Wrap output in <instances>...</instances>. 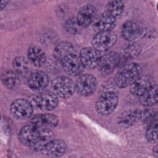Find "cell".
Masks as SVG:
<instances>
[{"label":"cell","instance_id":"484cf974","mask_svg":"<svg viewBox=\"0 0 158 158\" xmlns=\"http://www.w3.org/2000/svg\"><path fill=\"white\" fill-rule=\"evenodd\" d=\"M12 66L15 72L19 75H25L28 70V64L27 60L22 56L16 57L13 62Z\"/></svg>","mask_w":158,"mask_h":158},{"label":"cell","instance_id":"3957f363","mask_svg":"<svg viewBox=\"0 0 158 158\" xmlns=\"http://www.w3.org/2000/svg\"><path fill=\"white\" fill-rule=\"evenodd\" d=\"M52 89L57 96L61 98H69L75 91V83L68 77L59 76L52 81Z\"/></svg>","mask_w":158,"mask_h":158},{"label":"cell","instance_id":"8992f818","mask_svg":"<svg viewBox=\"0 0 158 158\" xmlns=\"http://www.w3.org/2000/svg\"><path fill=\"white\" fill-rule=\"evenodd\" d=\"M120 61V55L115 51H109L101 56L98 69L103 75H107L117 67Z\"/></svg>","mask_w":158,"mask_h":158},{"label":"cell","instance_id":"52a82bcc","mask_svg":"<svg viewBox=\"0 0 158 158\" xmlns=\"http://www.w3.org/2000/svg\"><path fill=\"white\" fill-rule=\"evenodd\" d=\"M34 102L36 107L41 110L49 111L57 107L58 98L54 92L43 91L35 96Z\"/></svg>","mask_w":158,"mask_h":158},{"label":"cell","instance_id":"2e32d148","mask_svg":"<svg viewBox=\"0 0 158 158\" xmlns=\"http://www.w3.org/2000/svg\"><path fill=\"white\" fill-rule=\"evenodd\" d=\"M116 19L106 14L105 12L102 13L98 16H96L93 20V28L96 33L112 31L116 26Z\"/></svg>","mask_w":158,"mask_h":158},{"label":"cell","instance_id":"7a4b0ae2","mask_svg":"<svg viewBox=\"0 0 158 158\" xmlns=\"http://www.w3.org/2000/svg\"><path fill=\"white\" fill-rule=\"evenodd\" d=\"M118 104L117 95L112 91L103 92L96 102L97 112L102 115H109L116 109Z\"/></svg>","mask_w":158,"mask_h":158},{"label":"cell","instance_id":"f546056e","mask_svg":"<svg viewBox=\"0 0 158 158\" xmlns=\"http://www.w3.org/2000/svg\"><path fill=\"white\" fill-rule=\"evenodd\" d=\"M9 0H0V11L3 10L7 5Z\"/></svg>","mask_w":158,"mask_h":158},{"label":"cell","instance_id":"d4e9b609","mask_svg":"<svg viewBox=\"0 0 158 158\" xmlns=\"http://www.w3.org/2000/svg\"><path fill=\"white\" fill-rule=\"evenodd\" d=\"M1 81L4 86L10 89L17 86L19 83L17 74L12 70L4 72L1 75Z\"/></svg>","mask_w":158,"mask_h":158},{"label":"cell","instance_id":"ac0fdd59","mask_svg":"<svg viewBox=\"0 0 158 158\" xmlns=\"http://www.w3.org/2000/svg\"><path fill=\"white\" fill-rule=\"evenodd\" d=\"M66 144L60 139L51 140L42 150L43 154L52 158L62 156L66 152Z\"/></svg>","mask_w":158,"mask_h":158},{"label":"cell","instance_id":"30bf717a","mask_svg":"<svg viewBox=\"0 0 158 158\" xmlns=\"http://www.w3.org/2000/svg\"><path fill=\"white\" fill-rule=\"evenodd\" d=\"M79 57L85 68L94 69L98 66L101 54L93 47H87L81 50Z\"/></svg>","mask_w":158,"mask_h":158},{"label":"cell","instance_id":"4dcf8cb0","mask_svg":"<svg viewBox=\"0 0 158 158\" xmlns=\"http://www.w3.org/2000/svg\"><path fill=\"white\" fill-rule=\"evenodd\" d=\"M153 154H154V156L157 157V155H158V149H157V146L156 145L155 147L153 149Z\"/></svg>","mask_w":158,"mask_h":158},{"label":"cell","instance_id":"5bb4252c","mask_svg":"<svg viewBox=\"0 0 158 158\" xmlns=\"http://www.w3.org/2000/svg\"><path fill=\"white\" fill-rule=\"evenodd\" d=\"M31 123L35 125L40 130L54 128L58 124V118L52 114H43L32 118Z\"/></svg>","mask_w":158,"mask_h":158},{"label":"cell","instance_id":"9c48e42d","mask_svg":"<svg viewBox=\"0 0 158 158\" xmlns=\"http://www.w3.org/2000/svg\"><path fill=\"white\" fill-rule=\"evenodd\" d=\"M10 110L13 117L19 120L26 119L33 113V107L30 102L22 98L15 100L12 103Z\"/></svg>","mask_w":158,"mask_h":158},{"label":"cell","instance_id":"d6986e66","mask_svg":"<svg viewBox=\"0 0 158 158\" xmlns=\"http://www.w3.org/2000/svg\"><path fill=\"white\" fill-rule=\"evenodd\" d=\"M49 83V78L43 71H36L31 74L28 80V86L35 91H43Z\"/></svg>","mask_w":158,"mask_h":158},{"label":"cell","instance_id":"83f0119b","mask_svg":"<svg viewBox=\"0 0 158 158\" xmlns=\"http://www.w3.org/2000/svg\"><path fill=\"white\" fill-rule=\"evenodd\" d=\"M65 28L70 34L76 35L79 33L83 28L78 24L75 17H71L66 21Z\"/></svg>","mask_w":158,"mask_h":158},{"label":"cell","instance_id":"ba28073f","mask_svg":"<svg viewBox=\"0 0 158 158\" xmlns=\"http://www.w3.org/2000/svg\"><path fill=\"white\" fill-rule=\"evenodd\" d=\"M61 62L64 71L70 76L76 77L80 75L85 68L80 57L75 53L65 56Z\"/></svg>","mask_w":158,"mask_h":158},{"label":"cell","instance_id":"9a60e30c","mask_svg":"<svg viewBox=\"0 0 158 158\" xmlns=\"http://www.w3.org/2000/svg\"><path fill=\"white\" fill-rule=\"evenodd\" d=\"M40 132V130L35 125L30 123L20 130L19 138L23 144L30 148L36 141Z\"/></svg>","mask_w":158,"mask_h":158},{"label":"cell","instance_id":"7402d4cb","mask_svg":"<svg viewBox=\"0 0 158 158\" xmlns=\"http://www.w3.org/2000/svg\"><path fill=\"white\" fill-rule=\"evenodd\" d=\"M124 9V2L122 0H110L105 6V13L116 19L122 15Z\"/></svg>","mask_w":158,"mask_h":158},{"label":"cell","instance_id":"e0dca14e","mask_svg":"<svg viewBox=\"0 0 158 158\" xmlns=\"http://www.w3.org/2000/svg\"><path fill=\"white\" fill-rule=\"evenodd\" d=\"M96 14V9L93 6L86 5L80 8L75 18L80 27L83 28L88 27L93 23Z\"/></svg>","mask_w":158,"mask_h":158},{"label":"cell","instance_id":"1f68e13d","mask_svg":"<svg viewBox=\"0 0 158 158\" xmlns=\"http://www.w3.org/2000/svg\"><path fill=\"white\" fill-rule=\"evenodd\" d=\"M7 155H8V157H9V158H17V157H16V156H15L13 152H12L10 151H8Z\"/></svg>","mask_w":158,"mask_h":158},{"label":"cell","instance_id":"6da1fadb","mask_svg":"<svg viewBox=\"0 0 158 158\" xmlns=\"http://www.w3.org/2000/svg\"><path fill=\"white\" fill-rule=\"evenodd\" d=\"M142 69L136 63H128L122 67L114 77V83L118 88L130 86L141 74Z\"/></svg>","mask_w":158,"mask_h":158},{"label":"cell","instance_id":"603a6c76","mask_svg":"<svg viewBox=\"0 0 158 158\" xmlns=\"http://www.w3.org/2000/svg\"><path fill=\"white\" fill-rule=\"evenodd\" d=\"M74 46L68 41H62L56 46L53 51L54 57L59 61L67 55L75 52Z\"/></svg>","mask_w":158,"mask_h":158},{"label":"cell","instance_id":"277c9868","mask_svg":"<svg viewBox=\"0 0 158 158\" xmlns=\"http://www.w3.org/2000/svg\"><path fill=\"white\" fill-rule=\"evenodd\" d=\"M117 41V36L112 31H104L96 33L92 39L91 44L94 48L99 52H105L111 48Z\"/></svg>","mask_w":158,"mask_h":158},{"label":"cell","instance_id":"7c38bea8","mask_svg":"<svg viewBox=\"0 0 158 158\" xmlns=\"http://www.w3.org/2000/svg\"><path fill=\"white\" fill-rule=\"evenodd\" d=\"M142 117L139 109H130L121 112L117 117V124L122 128H128L135 125Z\"/></svg>","mask_w":158,"mask_h":158},{"label":"cell","instance_id":"f1b7e54d","mask_svg":"<svg viewBox=\"0 0 158 158\" xmlns=\"http://www.w3.org/2000/svg\"><path fill=\"white\" fill-rule=\"evenodd\" d=\"M141 51V47L136 43H131L124 49V54L128 58H134L139 55Z\"/></svg>","mask_w":158,"mask_h":158},{"label":"cell","instance_id":"4fadbf2b","mask_svg":"<svg viewBox=\"0 0 158 158\" xmlns=\"http://www.w3.org/2000/svg\"><path fill=\"white\" fill-rule=\"evenodd\" d=\"M154 85H156L155 81L151 76L147 75H140L130 85V91L133 95L139 97Z\"/></svg>","mask_w":158,"mask_h":158},{"label":"cell","instance_id":"8fae6325","mask_svg":"<svg viewBox=\"0 0 158 158\" xmlns=\"http://www.w3.org/2000/svg\"><path fill=\"white\" fill-rule=\"evenodd\" d=\"M143 32L142 25L136 20L125 22L122 28V36L127 41H133L139 38Z\"/></svg>","mask_w":158,"mask_h":158},{"label":"cell","instance_id":"cb8c5ba5","mask_svg":"<svg viewBox=\"0 0 158 158\" xmlns=\"http://www.w3.org/2000/svg\"><path fill=\"white\" fill-rule=\"evenodd\" d=\"M139 101L145 106H152L157 102V86L154 85L139 96Z\"/></svg>","mask_w":158,"mask_h":158},{"label":"cell","instance_id":"4316f807","mask_svg":"<svg viewBox=\"0 0 158 158\" xmlns=\"http://www.w3.org/2000/svg\"><path fill=\"white\" fill-rule=\"evenodd\" d=\"M157 120L148 126L146 132V138L147 140L151 143H156L157 141Z\"/></svg>","mask_w":158,"mask_h":158},{"label":"cell","instance_id":"44dd1931","mask_svg":"<svg viewBox=\"0 0 158 158\" xmlns=\"http://www.w3.org/2000/svg\"><path fill=\"white\" fill-rule=\"evenodd\" d=\"M54 139V134L50 130H41L35 143L30 148L34 151L41 150Z\"/></svg>","mask_w":158,"mask_h":158},{"label":"cell","instance_id":"5b68a950","mask_svg":"<svg viewBox=\"0 0 158 158\" xmlns=\"http://www.w3.org/2000/svg\"><path fill=\"white\" fill-rule=\"evenodd\" d=\"M98 83L96 78L91 74L86 73L80 75L75 83V90L84 96L93 94L96 90Z\"/></svg>","mask_w":158,"mask_h":158},{"label":"cell","instance_id":"ffe728a7","mask_svg":"<svg viewBox=\"0 0 158 158\" xmlns=\"http://www.w3.org/2000/svg\"><path fill=\"white\" fill-rule=\"evenodd\" d=\"M28 58L31 63L37 67H42L46 61V56L44 52L36 46H31L28 51Z\"/></svg>","mask_w":158,"mask_h":158}]
</instances>
